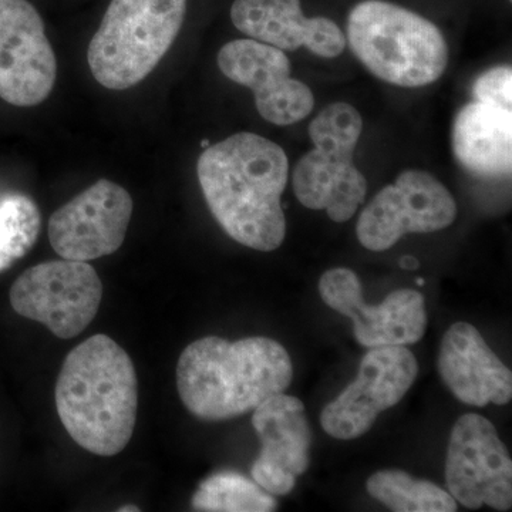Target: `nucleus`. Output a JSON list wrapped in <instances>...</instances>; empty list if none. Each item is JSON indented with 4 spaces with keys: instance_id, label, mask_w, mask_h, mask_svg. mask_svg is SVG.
I'll return each mask as SVG.
<instances>
[{
    "instance_id": "obj_1",
    "label": "nucleus",
    "mask_w": 512,
    "mask_h": 512,
    "mask_svg": "<svg viewBox=\"0 0 512 512\" xmlns=\"http://www.w3.org/2000/svg\"><path fill=\"white\" fill-rule=\"evenodd\" d=\"M197 174L212 215L229 237L255 251L281 247V198L289 178L284 148L258 134H234L205 148Z\"/></svg>"
},
{
    "instance_id": "obj_2",
    "label": "nucleus",
    "mask_w": 512,
    "mask_h": 512,
    "mask_svg": "<svg viewBox=\"0 0 512 512\" xmlns=\"http://www.w3.org/2000/svg\"><path fill=\"white\" fill-rule=\"evenodd\" d=\"M55 396L64 429L84 450L113 457L130 443L138 410L136 367L110 336H92L67 355Z\"/></svg>"
},
{
    "instance_id": "obj_3",
    "label": "nucleus",
    "mask_w": 512,
    "mask_h": 512,
    "mask_svg": "<svg viewBox=\"0 0 512 512\" xmlns=\"http://www.w3.org/2000/svg\"><path fill=\"white\" fill-rule=\"evenodd\" d=\"M291 356L274 339L207 336L181 353L177 389L185 409L205 421L235 419L291 386Z\"/></svg>"
},
{
    "instance_id": "obj_4",
    "label": "nucleus",
    "mask_w": 512,
    "mask_h": 512,
    "mask_svg": "<svg viewBox=\"0 0 512 512\" xmlns=\"http://www.w3.org/2000/svg\"><path fill=\"white\" fill-rule=\"evenodd\" d=\"M348 42L370 73L394 86H429L447 69L448 46L440 29L384 0H365L352 9Z\"/></svg>"
},
{
    "instance_id": "obj_5",
    "label": "nucleus",
    "mask_w": 512,
    "mask_h": 512,
    "mask_svg": "<svg viewBox=\"0 0 512 512\" xmlns=\"http://www.w3.org/2000/svg\"><path fill=\"white\" fill-rule=\"evenodd\" d=\"M185 10L187 0H113L87 52L94 79L110 90L143 82L173 46Z\"/></svg>"
},
{
    "instance_id": "obj_6",
    "label": "nucleus",
    "mask_w": 512,
    "mask_h": 512,
    "mask_svg": "<svg viewBox=\"0 0 512 512\" xmlns=\"http://www.w3.org/2000/svg\"><path fill=\"white\" fill-rule=\"evenodd\" d=\"M363 121L348 103L320 111L309 127L313 148L293 170L296 198L309 210H325L335 222L349 221L365 202L367 181L353 163Z\"/></svg>"
},
{
    "instance_id": "obj_7",
    "label": "nucleus",
    "mask_w": 512,
    "mask_h": 512,
    "mask_svg": "<svg viewBox=\"0 0 512 512\" xmlns=\"http://www.w3.org/2000/svg\"><path fill=\"white\" fill-rule=\"evenodd\" d=\"M103 284L92 265L72 259L43 262L16 279L10 305L23 318L43 323L60 339L79 336L96 318Z\"/></svg>"
},
{
    "instance_id": "obj_8",
    "label": "nucleus",
    "mask_w": 512,
    "mask_h": 512,
    "mask_svg": "<svg viewBox=\"0 0 512 512\" xmlns=\"http://www.w3.org/2000/svg\"><path fill=\"white\" fill-rule=\"evenodd\" d=\"M456 217V201L436 177L426 171L407 170L363 210L356 234L363 247L382 252L404 235L450 227Z\"/></svg>"
},
{
    "instance_id": "obj_9",
    "label": "nucleus",
    "mask_w": 512,
    "mask_h": 512,
    "mask_svg": "<svg viewBox=\"0 0 512 512\" xmlns=\"http://www.w3.org/2000/svg\"><path fill=\"white\" fill-rule=\"evenodd\" d=\"M446 483L454 500L470 510H511V457L494 424L480 414H464L451 430Z\"/></svg>"
},
{
    "instance_id": "obj_10",
    "label": "nucleus",
    "mask_w": 512,
    "mask_h": 512,
    "mask_svg": "<svg viewBox=\"0 0 512 512\" xmlns=\"http://www.w3.org/2000/svg\"><path fill=\"white\" fill-rule=\"evenodd\" d=\"M416 356L404 346H380L366 353L359 375L320 414L322 429L339 440L359 439L384 410L392 409L416 382Z\"/></svg>"
},
{
    "instance_id": "obj_11",
    "label": "nucleus",
    "mask_w": 512,
    "mask_h": 512,
    "mask_svg": "<svg viewBox=\"0 0 512 512\" xmlns=\"http://www.w3.org/2000/svg\"><path fill=\"white\" fill-rule=\"evenodd\" d=\"M319 293L333 311L353 320L357 343L365 348L414 345L426 333V299L413 289L390 293L382 305H367L359 276L333 268L320 278Z\"/></svg>"
},
{
    "instance_id": "obj_12",
    "label": "nucleus",
    "mask_w": 512,
    "mask_h": 512,
    "mask_svg": "<svg viewBox=\"0 0 512 512\" xmlns=\"http://www.w3.org/2000/svg\"><path fill=\"white\" fill-rule=\"evenodd\" d=\"M57 60L45 23L28 0H0V97L18 107L45 101Z\"/></svg>"
},
{
    "instance_id": "obj_13",
    "label": "nucleus",
    "mask_w": 512,
    "mask_h": 512,
    "mask_svg": "<svg viewBox=\"0 0 512 512\" xmlns=\"http://www.w3.org/2000/svg\"><path fill=\"white\" fill-rule=\"evenodd\" d=\"M133 214L127 190L113 181H97L53 212L49 241L57 255L89 262L119 251Z\"/></svg>"
},
{
    "instance_id": "obj_14",
    "label": "nucleus",
    "mask_w": 512,
    "mask_h": 512,
    "mask_svg": "<svg viewBox=\"0 0 512 512\" xmlns=\"http://www.w3.org/2000/svg\"><path fill=\"white\" fill-rule=\"evenodd\" d=\"M218 67L229 80L254 92L256 110L276 126L298 123L315 107L312 90L292 79L284 50L254 39L232 40L218 53Z\"/></svg>"
},
{
    "instance_id": "obj_15",
    "label": "nucleus",
    "mask_w": 512,
    "mask_h": 512,
    "mask_svg": "<svg viewBox=\"0 0 512 512\" xmlns=\"http://www.w3.org/2000/svg\"><path fill=\"white\" fill-rule=\"evenodd\" d=\"M252 426L262 448L252 478L272 495H286L311 463L312 431L301 400L279 393L259 404Z\"/></svg>"
},
{
    "instance_id": "obj_16",
    "label": "nucleus",
    "mask_w": 512,
    "mask_h": 512,
    "mask_svg": "<svg viewBox=\"0 0 512 512\" xmlns=\"http://www.w3.org/2000/svg\"><path fill=\"white\" fill-rule=\"evenodd\" d=\"M235 28L251 39L284 52L306 47L319 57H338L346 36L328 18H306L301 0H235L231 8Z\"/></svg>"
},
{
    "instance_id": "obj_17",
    "label": "nucleus",
    "mask_w": 512,
    "mask_h": 512,
    "mask_svg": "<svg viewBox=\"0 0 512 512\" xmlns=\"http://www.w3.org/2000/svg\"><path fill=\"white\" fill-rule=\"evenodd\" d=\"M437 367L451 393L468 406H503L511 402V370L470 323L457 322L447 329Z\"/></svg>"
},
{
    "instance_id": "obj_18",
    "label": "nucleus",
    "mask_w": 512,
    "mask_h": 512,
    "mask_svg": "<svg viewBox=\"0 0 512 512\" xmlns=\"http://www.w3.org/2000/svg\"><path fill=\"white\" fill-rule=\"evenodd\" d=\"M453 150L468 173L483 178L510 177L512 110L473 101L458 111Z\"/></svg>"
},
{
    "instance_id": "obj_19",
    "label": "nucleus",
    "mask_w": 512,
    "mask_h": 512,
    "mask_svg": "<svg viewBox=\"0 0 512 512\" xmlns=\"http://www.w3.org/2000/svg\"><path fill=\"white\" fill-rule=\"evenodd\" d=\"M367 493L396 512H454L457 501L439 485L400 470L377 471L367 480Z\"/></svg>"
},
{
    "instance_id": "obj_20",
    "label": "nucleus",
    "mask_w": 512,
    "mask_h": 512,
    "mask_svg": "<svg viewBox=\"0 0 512 512\" xmlns=\"http://www.w3.org/2000/svg\"><path fill=\"white\" fill-rule=\"evenodd\" d=\"M192 508L208 512H271L274 495L237 471H220L202 481L192 495Z\"/></svg>"
},
{
    "instance_id": "obj_21",
    "label": "nucleus",
    "mask_w": 512,
    "mask_h": 512,
    "mask_svg": "<svg viewBox=\"0 0 512 512\" xmlns=\"http://www.w3.org/2000/svg\"><path fill=\"white\" fill-rule=\"evenodd\" d=\"M42 217L32 198L9 194L0 200V272L23 258L39 238Z\"/></svg>"
},
{
    "instance_id": "obj_22",
    "label": "nucleus",
    "mask_w": 512,
    "mask_h": 512,
    "mask_svg": "<svg viewBox=\"0 0 512 512\" xmlns=\"http://www.w3.org/2000/svg\"><path fill=\"white\" fill-rule=\"evenodd\" d=\"M474 101L512 110V70L498 66L481 74L473 86Z\"/></svg>"
},
{
    "instance_id": "obj_23",
    "label": "nucleus",
    "mask_w": 512,
    "mask_h": 512,
    "mask_svg": "<svg viewBox=\"0 0 512 512\" xmlns=\"http://www.w3.org/2000/svg\"><path fill=\"white\" fill-rule=\"evenodd\" d=\"M400 266H402L403 269H407V271H414V269L419 268V261H417L414 256H403L402 259H400L399 262Z\"/></svg>"
},
{
    "instance_id": "obj_24",
    "label": "nucleus",
    "mask_w": 512,
    "mask_h": 512,
    "mask_svg": "<svg viewBox=\"0 0 512 512\" xmlns=\"http://www.w3.org/2000/svg\"><path fill=\"white\" fill-rule=\"evenodd\" d=\"M120 512H138L140 508L136 507V505H124V507L119 508Z\"/></svg>"
},
{
    "instance_id": "obj_25",
    "label": "nucleus",
    "mask_w": 512,
    "mask_h": 512,
    "mask_svg": "<svg viewBox=\"0 0 512 512\" xmlns=\"http://www.w3.org/2000/svg\"><path fill=\"white\" fill-rule=\"evenodd\" d=\"M417 285L419 286H424V281H423V278H417Z\"/></svg>"
}]
</instances>
